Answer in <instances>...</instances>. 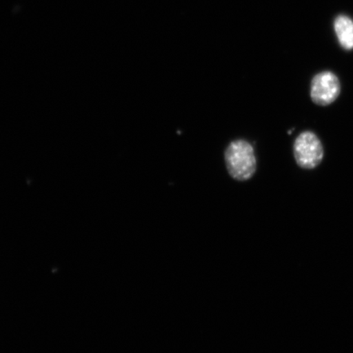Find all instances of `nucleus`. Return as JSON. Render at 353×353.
Wrapping results in <instances>:
<instances>
[{
  "mask_svg": "<svg viewBox=\"0 0 353 353\" xmlns=\"http://www.w3.org/2000/svg\"><path fill=\"white\" fill-rule=\"evenodd\" d=\"M228 174L232 179L245 182L254 175L257 169L253 145L245 140L233 141L224 154Z\"/></svg>",
  "mask_w": 353,
  "mask_h": 353,
  "instance_id": "obj_1",
  "label": "nucleus"
},
{
  "mask_svg": "<svg viewBox=\"0 0 353 353\" xmlns=\"http://www.w3.org/2000/svg\"><path fill=\"white\" fill-rule=\"evenodd\" d=\"M341 92V81L333 72H321L312 79L310 96L313 103L316 105L325 107L333 103Z\"/></svg>",
  "mask_w": 353,
  "mask_h": 353,
  "instance_id": "obj_3",
  "label": "nucleus"
},
{
  "mask_svg": "<svg viewBox=\"0 0 353 353\" xmlns=\"http://www.w3.org/2000/svg\"><path fill=\"white\" fill-rule=\"evenodd\" d=\"M334 30L341 46L353 50V21L347 16H339L334 21Z\"/></svg>",
  "mask_w": 353,
  "mask_h": 353,
  "instance_id": "obj_4",
  "label": "nucleus"
},
{
  "mask_svg": "<svg viewBox=\"0 0 353 353\" xmlns=\"http://www.w3.org/2000/svg\"><path fill=\"white\" fill-rule=\"evenodd\" d=\"M294 156L297 165L302 169H315L324 157L323 145L319 137L311 131L301 132L294 141Z\"/></svg>",
  "mask_w": 353,
  "mask_h": 353,
  "instance_id": "obj_2",
  "label": "nucleus"
}]
</instances>
